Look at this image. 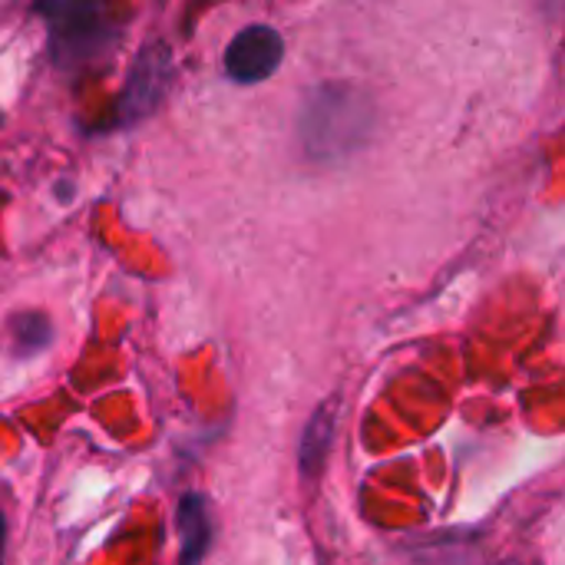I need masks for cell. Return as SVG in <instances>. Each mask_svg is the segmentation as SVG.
<instances>
[{"instance_id": "7a4b0ae2", "label": "cell", "mask_w": 565, "mask_h": 565, "mask_svg": "<svg viewBox=\"0 0 565 565\" xmlns=\"http://www.w3.org/2000/svg\"><path fill=\"white\" fill-rule=\"evenodd\" d=\"M36 7L50 20L60 63H86L106 46V0H40Z\"/></svg>"}, {"instance_id": "ba28073f", "label": "cell", "mask_w": 565, "mask_h": 565, "mask_svg": "<svg viewBox=\"0 0 565 565\" xmlns=\"http://www.w3.org/2000/svg\"><path fill=\"white\" fill-rule=\"evenodd\" d=\"M3 540H7V523L0 516V565H3Z\"/></svg>"}, {"instance_id": "8992f818", "label": "cell", "mask_w": 565, "mask_h": 565, "mask_svg": "<svg viewBox=\"0 0 565 565\" xmlns=\"http://www.w3.org/2000/svg\"><path fill=\"white\" fill-rule=\"evenodd\" d=\"M328 444H331V420H328V414H318L301 437V467L308 473H315L321 467Z\"/></svg>"}, {"instance_id": "5b68a950", "label": "cell", "mask_w": 565, "mask_h": 565, "mask_svg": "<svg viewBox=\"0 0 565 565\" xmlns=\"http://www.w3.org/2000/svg\"><path fill=\"white\" fill-rule=\"evenodd\" d=\"M179 536H182V565H199L209 546V516L199 497H185L179 507Z\"/></svg>"}, {"instance_id": "6da1fadb", "label": "cell", "mask_w": 565, "mask_h": 565, "mask_svg": "<svg viewBox=\"0 0 565 565\" xmlns=\"http://www.w3.org/2000/svg\"><path fill=\"white\" fill-rule=\"evenodd\" d=\"M374 129L371 99L348 83L318 86L298 116V132L311 159H344L358 152Z\"/></svg>"}, {"instance_id": "3957f363", "label": "cell", "mask_w": 565, "mask_h": 565, "mask_svg": "<svg viewBox=\"0 0 565 565\" xmlns=\"http://www.w3.org/2000/svg\"><path fill=\"white\" fill-rule=\"evenodd\" d=\"M285 56V40L275 26L255 23L245 26L225 50V73L235 83H262L268 79Z\"/></svg>"}, {"instance_id": "277c9868", "label": "cell", "mask_w": 565, "mask_h": 565, "mask_svg": "<svg viewBox=\"0 0 565 565\" xmlns=\"http://www.w3.org/2000/svg\"><path fill=\"white\" fill-rule=\"evenodd\" d=\"M169 73H172V56L166 43H149L136 56V66L126 79V89L119 99V122H136L146 113H152L169 89Z\"/></svg>"}, {"instance_id": "52a82bcc", "label": "cell", "mask_w": 565, "mask_h": 565, "mask_svg": "<svg viewBox=\"0 0 565 565\" xmlns=\"http://www.w3.org/2000/svg\"><path fill=\"white\" fill-rule=\"evenodd\" d=\"M10 331L23 354H33L50 344V321L43 315H20V318H13Z\"/></svg>"}]
</instances>
